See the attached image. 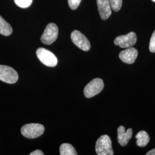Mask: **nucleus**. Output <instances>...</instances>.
<instances>
[{
  "label": "nucleus",
  "mask_w": 155,
  "mask_h": 155,
  "mask_svg": "<svg viewBox=\"0 0 155 155\" xmlns=\"http://www.w3.org/2000/svg\"><path fill=\"white\" fill-rule=\"evenodd\" d=\"M58 27L55 23L48 24L41 36V41L46 45L52 44L58 36Z\"/></svg>",
  "instance_id": "obj_5"
},
{
  "label": "nucleus",
  "mask_w": 155,
  "mask_h": 155,
  "mask_svg": "<svg viewBox=\"0 0 155 155\" xmlns=\"http://www.w3.org/2000/svg\"><path fill=\"white\" fill-rule=\"evenodd\" d=\"M13 32L11 25L0 16V34L8 36Z\"/></svg>",
  "instance_id": "obj_13"
},
{
  "label": "nucleus",
  "mask_w": 155,
  "mask_h": 155,
  "mask_svg": "<svg viewBox=\"0 0 155 155\" xmlns=\"http://www.w3.org/2000/svg\"><path fill=\"white\" fill-rule=\"evenodd\" d=\"M111 9L114 11H119L122 5V0H109Z\"/></svg>",
  "instance_id": "obj_15"
},
{
  "label": "nucleus",
  "mask_w": 155,
  "mask_h": 155,
  "mask_svg": "<svg viewBox=\"0 0 155 155\" xmlns=\"http://www.w3.org/2000/svg\"><path fill=\"white\" fill-rule=\"evenodd\" d=\"M152 1H153V2H155V0H152Z\"/></svg>",
  "instance_id": "obj_21"
},
{
  "label": "nucleus",
  "mask_w": 155,
  "mask_h": 155,
  "mask_svg": "<svg viewBox=\"0 0 155 155\" xmlns=\"http://www.w3.org/2000/svg\"><path fill=\"white\" fill-rule=\"evenodd\" d=\"M82 0H68V3L70 8L72 10L77 9Z\"/></svg>",
  "instance_id": "obj_17"
},
{
  "label": "nucleus",
  "mask_w": 155,
  "mask_h": 155,
  "mask_svg": "<svg viewBox=\"0 0 155 155\" xmlns=\"http://www.w3.org/2000/svg\"><path fill=\"white\" fill-rule=\"evenodd\" d=\"M104 87V83L101 78H95L89 82L84 89V95L87 98H92L99 94Z\"/></svg>",
  "instance_id": "obj_4"
},
{
  "label": "nucleus",
  "mask_w": 155,
  "mask_h": 155,
  "mask_svg": "<svg viewBox=\"0 0 155 155\" xmlns=\"http://www.w3.org/2000/svg\"><path fill=\"white\" fill-rule=\"evenodd\" d=\"M137 42L136 34L131 32L125 35L117 36L114 41V45L120 47L122 48H127L132 47Z\"/></svg>",
  "instance_id": "obj_7"
},
{
  "label": "nucleus",
  "mask_w": 155,
  "mask_h": 155,
  "mask_svg": "<svg viewBox=\"0 0 155 155\" xmlns=\"http://www.w3.org/2000/svg\"><path fill=\"white\" fill-rule=\"evenodd\" d=\"M45 127L40 124H28L21 129L23 136L28 139H33L41 136L45 132Z\"/></svg>",
  "instance_id": "obj_2"
},
{
  "label": "nucleus",
  "mask_w": 155,
  "mask_h": 155,
  "mask_svg": "<svg viewBox=\"0 0 155 155\" xmlns=\"http://www.w3.org/2000/svg\"><path fill=\"white\" fill-rule=\"evenodd\" d=\"M137 56V50L132 47L121 51L119 54V58L123 62L131 64L135 61Z\"/></svg>",
  "instance_id": "obj_9"
},
{
  "label": "nucleus",
  "mask_w": 155,
  "mask_h": 155,
  "mask_svg": "<svg viewBox=\"0 0 155 155\" xmlns=\"http://www.w3.org/2000/svg\"><path fill=\"white\" fill-rule=\"evenodd\" d=\"M71 39L73 43L79 48L84 51H88L90 49L91 45L89 40L81 32L75 30L71 34Z\"/></svg>",
  "instance_id": "obj_8"
},
{
  "label": "nucleus",
  "mask_w": 155,
  "mask_h": 155,
  "mask_svg": "<svg viewBox=\"0 0 155 155\" xmlns=\"http://www.w3.org/2000/svg\"><path fill=\"white\" fill-rule=\"evenodd\" d=\"M136 144L140 147H145L150 142V138L148 133L144 130L140 131L136 136Z\"/></svg>",
  "instance_id": "obj_12"
},
{
  "label": "nucleus",
  "mask_w": 155,
  "mask_h": 155,
  "mask_svg": "<svg viewBox=\"0 0 155 155\" xmlns=\"http://www.w3.org/2000/svg\"><path fill=\"white\" fill-rule=\"evenodd\" d=\"M30 155H44V153L40 150H37L35 151L32 152L30 154Z\"/></svg>",
  "instance_id": "obj_19"
},
{
  "label": "nucleus",
  "mask_w": 155,
  "mask_h": 155,
  "mask_svg": "<svg viewBox=\"0 0 155 155\" xmlns=\"http://www.w3.org/2000/svg\"><path fill=\"white\" fill-rule=\"evenodd\" d=\"M147 155H155V148L153 150H150V151H148L147 153Z\"/></svg>",
  "instance_id": "obj_20"
},
{
  "label": "nucleus",
  "mask_w": 155,
  "mask_h": 155,
  "mask_svg": "<svg viewBox=\"0 0 155 155\" xmlns=\"http://www.w3.org/2000/svg\"><path fill=\"white\" fill-rule=\"evenodd\" d=\"M61 155H77L78 153L71 144L64 143L60 147Z\"/></svg>",
  "instance_id": "obj_14"
},
{
  "label": "nucleus",
  "mask_w": 155,
  "mask_h": 155,
  "mask_svg": "<svg viewBox=\"0 0 155 155\" xmlns=\"http://www.w3.org/2000/svg\"><path fill=\"white\" fill-rule=\"evenodd\" d=\"M97 3L101 18L104 20L109 18L111 14L109 0H97Z\"/></svg>",
  "instance_id": "obj_11"
},
{
  "label": "nucleus",
  "mask_w": 155,
  "mask_h": 155,
  "mask_svg": "<svg viewBox=\"0 0 155 155\" xmlns=\"http://www.w3.org/2000/svg\"><path fill=\"white\" fill-rule=\"evenodd\" d=\"M150 50L151 52H155V31L152 33V35L150 39Z\"/></svg>",
  "instance_id": "obj_18"
},
{
  "label": "nucleus",
  "mask_w": 155,
  "mask_h": 155,
  "mask_svg": "<svg viewBox=\"0 0 155 155\" xmlns=\"http://www.w3.org/2000/svg\"><path fill=\"white\" fill-rule=\"evenodd\" d=\"M95 152L98 155H113L111 141L109 136L102 135L97 140L95 144Z\"/></svg>",
  "instance_id": "obj_1"
},
{
  "label": "nucleus",
  "mask_w": 155,
  "mask_h": 155,
  "mask_svg": "<svg viewBox=\"0 0 155 155\" xmlns=\"http://www.w3.org/2000/svg\"><path fill=\"white\" fill-rule=\"evenodd\" d=\"M117 141L122 147L126 146L129 140L132 137L133 130L131 128H129L125 130L124 126H120L117 129Z\"/></svg>",
  "instance_id": "obj_10"
},
{
  "label": "nucleus",
  "mask_w": 155,
  "mask_h": 155,
  "mask_svg": "<svg viewBox=\"0 0 155 155\" xmlns=\"http://www.w3.org/2000/svg\"><path fill=\"white\" fill-rule=\"evenodd\" d=\"M18 79V75L15 69L11 67L0 65V81L9 84L16 82Z\"/></svg>",
  "instance_id": "obj_6"
},
{
  "label": "nucleus",
  "mask_w": 155,
  "mask_h": 155,
  "mask_svg": "<svg viewBox=\"0 0 155 155\" xmlns=\"http://www.w3.org/2000/svg\"><path fill=\"white\" fill-rule=\"evenodd\" d=\"M17 5L21 8H27L32 3L33 0H14Z\"/></svg>",
  "instance_id": "obj_16"
},
{
  "label": "nucleus",
  "mask_w": 155,
  "mask_h": 155,
  "mask_svg": "<svg viewBox=\"0 0 155 155\" xmlns=\"http://www.w3.org/2000/svg\"><path fill=\"white\" fill-rule=\"evenodd\" d=\"M36 55L39 61L46 66L54 67L58 64V59L52 52L44 48H39L36 51Z\"/></svg>",
  "instance_id": "obj_3"
}]
</instances>
